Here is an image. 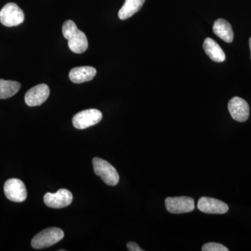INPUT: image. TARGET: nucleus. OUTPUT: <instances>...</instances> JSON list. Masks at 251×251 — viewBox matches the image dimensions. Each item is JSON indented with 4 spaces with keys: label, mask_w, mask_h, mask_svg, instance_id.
<instances>
[{
    "label": "nucleus",
    "mask_w": 251,
    "mask_h": 251,
    "mask_svg": "<svg viewBox=\"0 0 251 251\" xmlns=\"http://www.w3.org/2000/svg\"><path fill=\"white\" fill-rule=\"evenodd\" d=\"M4 191L6 197L12 202H22L27 198L25 185L21 179H8L5 182Z\"/></svg>",
    "instance_id": "0eeeda50"
},
{
    "label": "nucleus",
    "mask_w": 251,
    "mask_h": 251,
    "mask_svg": "<svg viewBox=\"0 0 251 251\" xmlns=\"http://www.w3.org/2000/svg\"><path fill=\"white\" fill-rule=\"evenodd\" d=\"M145 0H125L121 9L119 11L120 19L126 20L131 17L143 7Z\"/></svg>",
    "instance_id": "2eb2a0df"
},
{
    "label": "nucleus",
    "mask_w": 251,
    "mask_h": 251,
    "mask_svg": "<svg viewBox=\"0 0 251 251\" xmlns=\"http://www.w3.org/2000/svg\"><path fill=\"white\" fill-rule=\"evenodd\" d=\"M97 70L92 67H80L72 69L69 73V78L74 83L89 82L95 77Z\"/></svg>",
    "instance_id": "f8f14e48"
},
{
    "label": "nucleus",
    "mask_w": 251,
    "mask_h": 251,
    "mask_svg": "<svg viewBox=\"0 0 251 251\" xmlns=\"http://www.w3.org/2000/svg\"><path fill=\"white\" fill-rule=\"evenodd\" d=\"M165 203L167 210L171 214H185L191 212L195 209L194 200L186 196L167 198Z\"/></svg>",
    "instance_id": "423d86ee"
},
{
    "label": "nucleus",
    "mask_w": 251,
    "mask_h": 251,
    "mask_svg": "<svg viewBox=\"0 0 251 251\" xmlns=\"http://www.w3.org/2000/svg\"><path fill=\"white\" fill-rule=\"evenodd\" d=\"M213 31L225 42L232 43L233 41L234 32L232 26L226 20L222 18L216 20L213 26Z\"/></svg>",
    "instance_id": "ddd939ff"
},
{
    "label": "nucleus",
    "mask_w": 251,
    "mask_h": 251,
    "mask_svg": "<svg viewBox=\"0 0 251 251\" xmlns=\"http://www.w3.org/2000/svg\"><path fill=\"white\" fill-rule=\"evenodd\" d=\"M62 229L50 227L36 234L31 240V247L34 249H43L52 247L64 238Z\"/></svg>",
    "instance_id": "f03ea898"
},
{
    "label": "nucleus",
    "mask_w": 251,
    "mask_h": 251,
    "mask_svg": "<svg viewBox=\"0 0 251 251\" xmlns=\"http://www.w3.org/2000/svg\"><path fill=\"white\" fill-rule=\"evenodd\" d=\"M249 46H250V49H251V38L249 39Z\"/></svg>",
    "instance_id": "6ab92c4d"
},
{
    "label": "nucleus",
    "mask_w": 251,
    "mask_h": 251,
    "mask_svg": "<svg viewBox=\"0 0 251 251\" xmlns=\"http://www.w3.org/2000/svg\"><path fill=\"white\" fill-rule=\"evenodd\" d=\"M200 211L210 214H224L229 210V206L226 203L215 198L202 197L198 202Z\"/></svg>",
    "instance_id": "9d476101"
},
{
    "label": "nucleus",
    "mask_w": 251,
    "mask_h": 251,
    "mask_svg": "<svg viewBox=\"0 0 251 251\" xmlns=\"http://www.w3.org/2000/svg\"><path fill=\"white\" fill-rule=\"evenodd\" d=\"M102 112L97 109H87L75 114L73 117V125L77 129H85L97 125L102 120Z\"/></svg>",
    "instance_id": "39448f33"
},
{
    "label": "nucleus",
    "mask_w": 251,
    "mask_h": 251,
    "mask_svg": "<svg viewBox=\"0 0 251 251\" xmlns=\"http://www.w3.org/2000/svg\"><path fill=\"white\" fill-rule=\"evenodd\" d=\"M25 14L15 3H8L0 11V22L6 27H14L23 23Z\"/></svg>",
    "instance_id": "20e7f679"
},
{
    "label": "nucleus",
    "mask_w": 251,
    "mask_h": 251,
    "mask_svg": "<svg viewBox=\"0 0 251 251\" xmlns=\"http://www.w3.org/2000/svg\"><path fill=\"white\" fill-rule=\"evenodd\" d=\"M126 247L130 251H143V249H140L139 246L135 242H128Z\"/></svg>",
    "instance_id": "a211bd4d"
},
{
    "label": "nucleus",
    "mask_w": 251,
    "mask_h": 251,
    "mask_svg": "<svg viewBox=\"0 0 251 251\" xmlns=\"http://www.w3.org/2000/svg\"><path fill=\"white\" fill-rule=\"evenodd\" d=\"M44 201L49 207L62 209L72 204L73 195L69 190L62 188L55 193H46L44 197Z\"/></svg>",
    "instance_id": "6e6552de"
},
{
    "label": "nucleus",
    "mask_w": 251,
    "mask_h": 251,
    "mask_svg": "<svg viewBox=\"0 0 251 251\" xmlns=\"http://www.w3.org/2000/svg\"><path fill=\"white\" fill-rule=\"evenodd\" d=\"M203 49L209 58L214 62L220 63L226 60V54L224 50L212 39L206 38L203 43Z\"/></svg>",
    "instance_id": "4468645a"
},
{
    "label": "nucleus",
    "mask_w": 251,
    "mask_h": 251,
    "mask_svg": "<svg viewBox=\"0 0 251 251\" xmlns=\"http://www.w3.org/2000/svg\"><path fill=\"white\" fill-rule=\"evenodd\" d=\"M49 95V86L46 84H40L27 91L25 97V100L28 106H39L47 100Z\"/></svg>",
    "instance_id": "9b49d317"
},
{
    "label": "nucleus",
    "mask_w": 251,
    "mask_h": 251,
    "mask_svg": "<svg viewBox=\"0 0 251 251\" xmlns=\"http://www.w3.org/2000/svg\"><path fill=\"white\" fill-rule=\"evenodd\" d=\"M94 173L100 176L105 184L115 186L118 184L120 176L117 170L109 162L96 157L92 160Z\"/></svg>",
    "instance_id": "7ed1b4c3"
},
{
    "label": "nucleus",
    "mask_w": 251,
    "mask_h": 251,
    "mask_svg": "<svg viewBox=\"0 0 251 251\" xmlns=\"http://www.w3.org/2000/svg\"><path fill=\"white\" fill-rule=\"evenodd\" d=\"M228 110L233 120L239 122L247 121L250 115L249 104L240 97H233L228 103Z\"/></svg>",
    "instance_id": "1a4fd4ad"
},
{
    "label": "nucleus",
    "mask_w": 251,
    "mask_h": 251,
    "mask_svg": "<svg viewBox=\"0 0 251 251\" xmlns=\"http://www.w3.org/2000/svg\"><path fill=\"white\" fill-rule=\"evenodd\" d=\"M21 85L16 81L0 79V99L11 98L21 90Z\"/></svg>",
    "instance_id": "dca6fc26"
},
{
    "label": "nucleus",
    "mask_w": 251,
    "mask_h": 251,
    "mask_svg": "<svg viewBox=\"0 0 251 251\" xmlns=\"http://www.w3.org/2000/svg\"><path fill=\"white\" fill-rule=\"evenodd\" d=\"M202 251H228V249L218 243H207L203 245Z\"/></svg>",
    "instance_id": "f3484780"
},
{
    "label": "nucleus",
    "mask_w": 251,
    "mask_h": 251,
    "mask_svg": "<svg viewBox=\"0 0 251 251\" xmlns=\"http://www.w3.org/2000/svg\"><path fill=\"white\" fill-rule=\"evenodd\" d=\"M62 33L68 40V46L75 53H83L88 48V41L83 31L77 29L76 24L71 20L64 22L62 26Z\"/></svg>",
    "instance_id": "f257e3e1"
}]
</instances>
